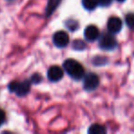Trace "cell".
Masks as SVG:
<instances>
[{"label": "cell", "instance_id": "obj_1", "mask_svg": "<svg viewBox=\"0 0 134 134\" xmlns=\"http://www.w3.org/2000/svg\"><path fill=\"white\" fill-rule=\"evenodd\" d=\"M63 68L66 73L75 80H80L85 75L84 67L80 63L74 59H67L63 63Z\"/></svg>", "mask_w": 134, "mask_h": 134}, {"label": "cell", "instance_id": "obj_2", "mask_svg": "<svg viewBox=\"0 0 134 134\" xmlns=\"http://www.w3.org/2000/svg\"><path fill=\"white\" fill-rule=\"evenodd\" d=\"M10 92H14L19 97H24L30 92V83L29 81H23V82H17L14 81L11 82L8 86Z\"/></svg>", "mask_w": 134, "mask_h": 134}, {"label": "cell", "instance_id": "obj_3", "mask_svg": "<svg viewBox=\"0 0 134 134\" xmlns=\"http://www.w3.org/2000/svg\"><path fill=\"white\" fill-rule=\"evenodd\" d=\"M98 44L102 50L112 51L117 47V41L112 33H104L98 38Z\"/></svg>", "mask_w": 134, "mask_h": 134}, {"label": "cell", "instance_id": "obj_4", "mask_svg": "<svg viewBox=\"0 0 134 134\" xmlns=\"http://www.w3.org/2000/svg\"><path fill=\"white\" fill-rule=\"evenodd\" d=\"M99 85V78L96 74L90 73L86 75L84 78V88L86 91H93Z\"/></svg>", "mask_w": 134, "mask_h": 134}, {"label": "cell", "instance_id": "obj_5", "mask_svg": "<svg viewBox=\"0 0 134 134\" xmlns=\"http://www.w3.org/2000/svg\"><path fill=\"white\" fill-rule=\"evenodd\" d=\"M53 43L58 48H64L69 43V35L65 31H57L53 35Z\"/></svg>", "mask_w": 134, "mask_h": 134}, {"label": "cell", "instance_id": "obj_6", "mask_svg": "<svg viewBox=\"0 0 134 134\" xmlns=\"http://www.w3.org/2000/svg\"><path fill=\"white\" fill-rule=\"evenodd\" d=\"M48 78L52 82H58L63 77V68H61L58 65H53V66H51L48 70Z\"/></svg>", "mask_w": 134, "mask_h": 134}, {"label": "cell", "instance_id": "obj_7", "mask_svg": "<svg viewBox=\"0 0 134 134\" xmlns=\"http://www.w3.org/2000/svg\"><path fill=\"white\" fill-rule=\"evenodd\" d=\"M122 29V21L118 17H111L108 21V30L110 33L115 34Z\"/></svg>", "mask_w": 134, "mask_h": 134}, {"label": "cell", "instance_id": "obj_8", "mask_svg": "<svg viewBox=\"0 0 134 134\" xmlns=\"http://www.w3.org/2000/svg\"><path fill=\"white\" fill-rule=\"evenodd\" d=\"M100 36V32L97 26L95 25H89L85 30V38L88 41H95Z\"/></svg>", "mask_w": 134, "mask_h": 134}, {"label": "cell", "instance_id": "obj_9", "mask_svg": "<svg viewBox=\"0 0 134 134\" xmlns=\"http://www.w3.org/2000/svg\"><path fill=\"white\" fill-rule=\"evenodd\" d=\"M107 132V129L100 124H93L88 129V133L90 134H103Z\"/></svg>", "mask_w": 134, "mask_h": 134}, {"label": "cell", "instance_id": "obj_10", "mask_svg": "<svg viewBox=\"0 0 134 134\" xmlns=\"http://www.w3.org/2000/svg\"><path fill=\"white\" fill-rule=\"evenodd\" d=\"M62 0H49L48 5L46 8V15L51 16L52 14V12L57 8V7L60 5Z\"/></svg>", "mask_w": 134, "mask_h": 134}, {"label": "cell", "instance_id": "obj_11", "mask_svg": "<svg viewBox=\"0 0 134 134\" xmlns=\"http://www.w3.org/2000/svg\"><path fill=\"white\" fill-rule=\"evenodd\" d=\"M82 5L86 10H94L98 4L97 0H82Z\"/></svg>", "mask_w": 134, "mask_h": 134}, {"label": "cell", "instance_id": "obj_12", "mask_svg": "<svg viewBox=\"0 0 134 134\" xmlns=\"http://www.w3.org/2000/svg\"><path fill=\"white\" fill-rule=\"evenodd\" d=\"M125 22L130 30H134V13H129L125 17Z\"/></svg>", "mask_w": 134, "mask_h": 134}, {"label": "cell", "instance_id": "obj_13", "mask_svg": "<svg viewBox=\"0 0 134 134\" xmlns=\"http://www.w3.org/2000/svg\"><path fill=\"white\" fill-rule=\"evenodd\" d=\"M74 48L76 49V50H83V49L86 48V43L84 42L83 41H75L74 42Z\"/></svg>", "mask_w": 134, "mask_h": 134}, {"label": "cell", "instance_id": "obj_14", "mask_svg": "<svg viewBox=\"0 0 134 134\" xmlns=\"http://www.w3.org/2000/svg\"><path fill=\"white\" fill-rule=\"evenodd\" d=\"M66 26H67V28L69 29V30H75V29L78 28V25H77L76 21L72 20V19H70L69 21H67Z\"/></svg>", "mask_w": 134, "mask_h": 134}, {"label": "cell", "instance_id": "obj_15", "mask_svg": "<svg viewBox=\"0 0 134 134\" xmlns=\"http://www.w3.org/2000/svg\"><path fill=\"white\" fill-rule=\"evenodd\" d=\"M41 75H39V74H35V75H32L31 77V82L33 83V84H39L40 82L41 81Z\"/></svg>", "mask_w": 134, "mask_h": 134}, {"label": "cell", "instance_id": "obj_16", "mask_svg": "<svg viewBox=\"0 0 134 134\" xmlns=\"http://www.w3.org/2000/svg\"><path fill=\"white\" fill-rule=\"evenodd\" d=\"M97 4L101 7H108L111 4L112 0H97Z\"/></svg>", "mask_w": 134, "mask_h": 134}, {"label": "cell", "instance_id": "obj_17", "mask_svg": "<svg viewBox=\"0 0 134 134\" xmlns=\"http://www.w3.org/2000/svg\"><path fill=\"white\" fill-rule=\"evenodd\" d=\"M5 119H6V114L2 109H0V126L5 122Z\"/></svg>", "mask_w": 134, "mask_h": 134}, {"label": "cell", "instance_id": "obj_18", "mask_svg": "<svg viewBox=\"0 0 134 134\" xmlns=\"http://www.w3.org/2000/svg\"><path fill=\"white\" fill-rule=\"evenodd\" d=\"M117 1H118V2H124L125 0H117Z\"/></svg>", "mask_w": 134, "mask_h": 134}]
</instances>
